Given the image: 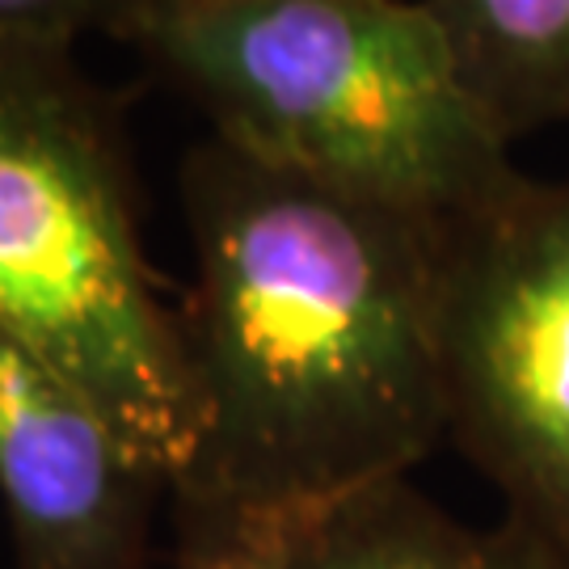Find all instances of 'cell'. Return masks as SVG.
<instances>
[{"mask_svg": "<svg viewBox=\"0 0 569 569\" xmlns=\"http://www.w3.org/2000/svg\"><path fill=\"white\" fill-rule=\"evenodd\" d=\"M199 443L178 519H305L448 439L443 224L207 136L182 161Z\"/></svg>", "mask_w": 569, "mask_h": 569, "instance_id": "1", "label": "cell"}, {"mask_svg": "<svg viewBox=\"0 0 569 569\" xmlns=\"http://www.w3.org/2000/svg\"><path fill=\"white\" fill-rule=\"evenodd\" d=\"M131 47L216 140L430 224L523 178L427 0H173Z\"/></svg>", "mask_w": 569, "mask_h": 569, "instance_id": "2", "label": "cell"}, {"mask_svg": "<svg viewBox=\"0 0 569 569\" xmlns=\"http://www.w3.org/2000/svg\"><path fill=\"white\" fill-rule=\"evenodd\" d=\"M0 333L182 481L199 401L140 244L122 98L63 42H0Z\"/></svg>", "mask_w": 569, "mask_h": 569, "instance_id": "3", "label": "cell"}, {"mask_svg": "<svg viewBox=\"0 0 569 569\" xmlns=\"http://www.w3.org/2000/svg\"><path fill=\"white\" fill-rule=\"evenodd\" d=\"M448 439L569 561V178L443 224Z\"/></svg>", "mask_w": 569, "mask_h": 569, "instance_id": "4", "label": "cell"}, {"mask_svg": "<svg viewBox=\"0 0 569 569\" xmlns=\"http://www.w3.org/2000/svg\"><path fill=\"white\" fill-rule=\"evenodd\" d=\"M0 493L18 569H148L173 486L102 409L0 333Z\"/></svg>", "mask_w": 569, "mask_h": 569, "instance_id": "5", "label": "cell"}, {"mask_svg": "<svg viewBox=\"0 0 569 569\" xmlns=\"http://www.w3.org/2000/svg\"><path fill=\"white\" fill-rule=\"evenodd\" d=\"M287 569H569L519 519L465 523L409 477L291 519Z\"/></svg>", "mask_w": 569, "mask_h": 569, "instance_id": "6", "label": "cell"}, {"mask_svg": "<svg viewBox=\"0 0 569 569\" xmlns=\"http://www.w3.org/2000/svg\"><path fill=\"white\" fill-rule=\"evenodd\" d=\"M427 9L510 143L569 122V0H427Z\"/></svg>", "mask_w": 569, "mask_h": 569, "instance_id": "7", "label": "cell"}, {"mask_svg": "<svg viewBox=\"0 0 569 569\" xmlns=\"http://www.w3.org/2000/svg\"><path fill=\"white\" fill-rule=\"evenodd\" d=\"M173 0H0V42H72L81 34H110L136 42L143 26Z\"/></svg>", "mask_w": 569, "mask_h": 569, "instance_id": "8", "label": "cell"}, {"mask_svg": "<svg viewBox=\"0 0 569 569\" xmlns=\"http://www.w3.org/2000/svg\"><path fill=\"white\" fill-rule=\"evenodd\" d=\"M169 569H287L291 519H178Z\"/></svg>", "mask_w": 569, "mask_h": 569, "instance_id": "9", "label": "cell"}]
</instances>
